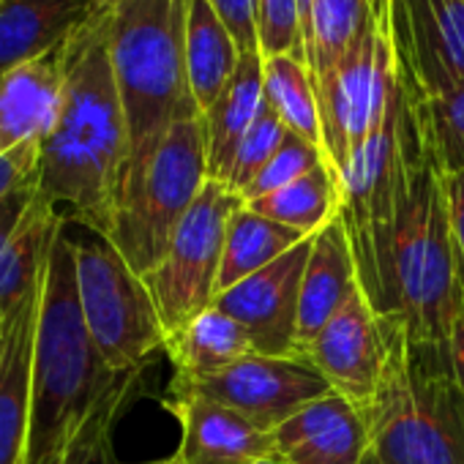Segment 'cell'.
Here are the masks:
<instances>
[{"instance_id": "obj_15", "label": "cell", "mask_w": 464, "mask_h": 464, "mask_svg": "<svg viewBox=\"0 0 464 464\" xmlns=\"http://www.w3.org/2000/svg\"><path fill=\"white\" fill-rule=\"evenodd\" d=\"M161 407L180 423L178 456L183 464H263L276 459L274 431L194 388L169 382Z\"/></svg>"}, {"instance_id": "obj_2", "label": "cell", "mask_w": 464, "mask_h": 464, "mask_svg": "<svg viewBox=\"0 0 464 464\" xmlns=\"http://www.w3.org/2000/svg\"><path fill=\"white\" fill-rule=\"evenodd\" d=\"M121 377L104 363L85 325L63 216L39 285L31 423L23 464H58L77 429Z\"/></svg>"}, {"instance_id": "obj_20", "label": "cell", "mask_w": 464, "mask_h": 464, "mask_svg": "<svg viewBox=\"0 0 464 464\" xmlns=\"http://www.w3.org/2000/svg\"><path fill=\"white\" fill-rule=\"evenodd\" d=\"M63 96V50L0 74V153L42 142Z\"/></svg>"}, {"instance_id": "obj_31", "label": "cell", "mask_w": 464, "mask_h": 464, "mask_svg": "<svg viewBox=\"0 0 464 464\" xmlns=\"http://www.w3.org/2000/svg\"><path fill=\"white\" fill-rule=\"evenodd\" d=\"M287 137H290V129L266 104V110L260 112V118L249 129V134L241 140L236 159H232V164H229L224 186L236 194H244L249 188V183L263 172V167L274 159V153L285 145Z\"/></svg>"}, {"instance_id": "obj_24", "label": "cell", "mask_w": 464, "mask_h": 464, "mask_svg": "<svg viewBox=\"0 0 464 464\" xmlns=\"http://www.w3.org/2000/svg\"><path fill=\"white\" fill-rule=\"evenodd\" d=\"M61 221L63 213L36 191L9 246L0 255V317L17 309L39 287Z\"/></svg>"}, {"instance_id": "obj_36", "label": "cell", "mask_w": 464, "mask_h": 464, "mask_svg": "<svg viewBox=\"0 0 464 464\" xmlns=\"http://www.w3.org/2000/svg\"><path fill=\"white\" fill-rule=\"evenodd\" d=\"M445 197H448L450 236H453L459 268H461V274H464V169L445 175Z\"/></svg>"}, {"instance_id": "obj_28", "label": "cell", "mask_w": 464, "mask_h": 464, "mask_svg": "<svg viewBox=\"0 0 464 464\" xmlns=\"http://www.w3.org/2000/svg\"><path fill=\"white\" fill-rule=\"evenodd\" d=\"M366 12V0H312L301 23L304 31V63L309 66L314 88L342 61L355 39Z\"/></svg>"}, {"instance_id": "obj_35", "label": "cell", "mask_w": 464, "mask_h": 464, "mask_svg": "<svg viewBox=\"0 0 464 464\" xmlns=\"http://www.w3.org/2000/svg\"><path fill=\"white\" fill-rule=\"evenodd\" d=\"M39 167V142H25L9 153H0V202L12 191L36 180Z\"/></svg>"}, {"instance_id": "obj_10", "label": "cell", "mask_w": 464, "mask_h": 464, "mask_svg": "<svg viewBox=\"0 0 464 464\" xmlns=\"http://www.w3.org/2000/svg\"><path fill=\"white\" fill-rule=\"evenodd\" d=\"M246 202L218 180H208L197 202L175 229L167 255L142 279L150 290L164 334L183 328L213 306L224 236L232 213Z\"/></svg>"}, {"instance_id": "obj_37", "label": "cell", "mask_w": 464, "mask_h": 464, "mask_svg": "<svg viewBox=\"0 0 464 464\" xmlns=\"http://www.w3.org/2000/svg\"><path fill=\"white\" fill-rule=\"evenodd\" d=\"M34 194H36V180L23 186V188H17V191H12L4 202H0V255H4V249L9 246L12 236L17 232V227H20V221H23Z\"/></svg>"}, {"instance_id": "obj_12", "label": "cell", "mask_w": 464, "mask_h": 464, "mask_svg": "<svg viewBox=\"0 0 464 464\" xmlns=\"http://www.w3.org/2000/svg\"><path fill=\"white\" fill-rule=\"evenodd\" d=\"M298 358L306 361L334 393L366 415L385 366V336L382 317L372 309L361 287L347 295L339 312L301 350Z\"/></svg>"}, {"instance_id": "obj_40", "label": "cell", "mask_w": 464, "mask_h": 464, "mask_svg": "<svg viewBox=\"0 0 464 464\" xmlns=\"http://www.w3.org/2000/svg\"><path fill=\"white\" fill-rule=\"evenodd\" d=\"M104 4H107V9L112 12L115 6H121V4H126V0H104Z\"/></svg>"}, {"instance_id": "obj_6", "label": "cell", "mask_w": 464, "mask_h": 464, "mask_svg": "<svg viewBox=\"0 0 464 464\" xmlns=\"http://www.w3.org/2000/svg\"><path fill=\"white\" fill-rule=\"evenodd\" d=\"M464 295L450 236L445 172L429 150L404 205L391 257V312L415 339L448 344Z\"/></svg>"}, {"instance_id": "obj_23", "label": "cell", "mask_w": 464, "mask_h": 464, "mask_svg": "<svg viewBox=\"0 0 464 464\" xmlns=\"http://www.w3.org/2000/svg\"><path fill=\"white\" fill-rule=\"evenodd\" d=\"M241 50L208 0L186 6V72L199 115L213 107L241 63Z\"/></svg>"}, {"instance_id": "obj_4", "label": "cell", "mask_w": 464, "mask_h": 464, "mask_svg": "<svg viewBox=\"0 0 464 464\" xmlns=\"http://www.w3.org/2000/svg\"><path fill=\"white\" fill-rule=\"evenodd\" d=\"M431 150L420 99L396 82L382 123L339 172L342 208L358 285L380 317L391 312V257L415 175Z\"/></svg>"}, {"instance_id": "obj_8", "label": "cell", "mask_w": 464, "mask_h": 464, "mask_svg": "<svg viewBox=\"0 0 464 464\" xmlns=\"http://www.w3.org/2000/svg\"><path fill=\"white\" fill-rule=\"evenodd\" d=\"M399 82L391 0H366L363 23L342 61L317 85L323 153L342 172L353 153L382 123Z\"/></svg>"}, {"instance_id": "obj_14", "label": "cell", "mask_w": 464, "mask_h": 464, "mask_svg": "<svg viewBox=\"0 0 464 464\" xmlns=\"http://www.w3.org/2000/svg\"><path fill=\"white\" fill-rule=\"evenodd\" d=\"M312 238H304L279 260L216 295L213 306L236 317L252 336L255 353L295 358L298 342V298Z\"/></svg>"}, {"instance_id": "obj_38", "label": "cell", "mask_w": 464, "mask_h": 464, "mask_svg": "<svg viewBox=\"0 0 464 464\" xmlns=\"http://www.w3.org/2000/svg\"><path fill=\"white\" fill-rule=\"evenodd\" d=\"M461 282H464V274H461ZM448 350H450V361H453V369H456V377H459V385L464 393V295H461V306H459V314H456L450 336H448Z\"/></svg>"}, {"instance_id": "obj_11", "label": "cell", "mask_w": 464, "mask_h": 464, "mask_svg": "<svg viewBox=\"0 0 464 464\" xmlns=\"http://www.w3.org/2000/svg\"><path fill=\"white\" fill-rule=\"evenodd\" d=\"M401 82L420 99L464 88V0H391Z\"/></svg>"}, {"instance_id": "obj_34", "label": "cell", "mask_w": 464, "mask_h": 464, "mask_svg": "<svg viewBox=\"0 0 464 464\" xmlns=\"http://www.w3.org/2000/svg\"><path fill=\"white\" fill-rule=\"evenodd\" d=\"M229 28L241 53H260L257 47V0H208Z\"/></svg>"}, {"instance_id": "obj_13", "label": "cell", "mask_w": 464, "mask_h": 464, "mask_svg": "<svg viewBox=\"0 0 464 464\" xmlns=\"http://www.w3.org/2000/svg\"><path fill=\"white\" fill-rule=\"evenodd\" d=\"M186 388H194L218 404L244 412L268 431H274L306 404L331 393V385L306 361L263 353H252L227 372Z\"/></svg>"}, {"instance_id": "obj_7", "label": "cell", "mask_w": 464, "mask_h": 464, "mask_svg": "<svg viewBox=\"0 0 464 464\" xmlns=\"http://www.w3.org/2000/svg\"><path fill=\"white\" fill-rule=\"evenodd\" d=\"M77 293L91 339L115 374L145 369L164 353V325L145 279L102 232L66 218Z\"/></svg>"}, {"instance_id": "obj_29", "label": "cell", "mask_w": 464, "mask_h": 464, "mask_svg": "<svg viewBox=\"0 0 464 464\" xmlns=\"http://www.w3.org/2000/svg\"><path fill=\"white\" fill-rule=\"evenodd\" d=\"M142 372H126L93 407V412L85 418V423L77 429L66 450L61 453L58 464H115V445L112 434L126 412V407L137 399L142 388Z\"/></svg>"}, {"instance_id": "obj_5", "label": "cell", "mask_w": 464, "mask_h": 464, "mask_svg": "<svg viewBox=\"0 0 464 464\" xmlns=\"http://www.w3.org/2000/svg\"><path fill=\"white\" fill-rule=\"evenodd\" d=\"M385 366L366 410L363 464H464V393L442 342L382 317Z\"/></svg>"}, {"instance_id": "obj_3", "label": "cell", "mask_w": 464, "mask_h": 464, "mask_svg": "<svg viewBox=\"0 0 464 464\" xmlns=\"http://www.w3.org/2000/svg\"><path fill=\"white\" fill-rule=\"evenodd\" d=\"M186 6L188 0H126L110 12V61L129 137L115 213L140 188L169 129L199 118L186 72Z\"/></svg>"}, {"instance_id": "obj_27", "label": "cell", "mask_w": 464, "mask_h": 464, "mask_svg": "<svg viewBox=\"0 0 464 464\" xmlns=\"http://www.w3.org/2000/svg\"><path fill=\"white\" fill-rule=\"evenodd\" d=\"M263 80H266V104L279 115V121L293 134L323 148L320 102L309 66L295 55L263 58Z\"/></svg>"}, {"instance_id": "obj_9", "label": "cell", "mask_w": 464, "mask_h": 464, "mask_svg": "<svg viewBox=\"0 0 464 464\" xmlns=\"http://www.w3.org/2000/svg\"><path fill=\"white\" fill-rule=\"evenodd\" d=\"M208 180L202 121L188 118L175 123L150 159L140 188L115 213L110 232V241L140 276L153 271L167 255L175 229Z\"/></svg>"}, {"instance_id": "obj_41", "label": "cell", "mask_w": 464, "mask_h": 464, "mask_svg": "<svg viewBox=\"0 0 464 464\" xmlns=\"http://www.w3.org/2000/svg\"><path fill=\"white\" fill-rule=\"evenodd\" d=\"M263 464H285V461H279V459H271V461H263Z\"/></svg>"}, {"instance_id": "obj_33", "label": "cell", "mask_w": 464, "mask_h": 464, "mask_svg": "<svg viewBox=\"0 0 464 464\" xmlns=\"http://www.w3.org/2000/svg\"><path fill=\"white\" fill-rule=\"evenodd\" d=\"M257 47L263 58L295 55L304 61L298 0H257Z\"/></svg>"}, {"instance_id": "obj_17", "label": "cell", "mask_w": 464, "mask_h": 464, "mask_svg": "<svg viewBox=\"0 0 464 464\" xmlns=\"http://www.w3.org/2000/svg\"><path fill=\"white\" fill-rule=\"evenodd\" d=\"M274 445L285 464H363L369 448L366 415L331 391L279 423Z\"/></svg>"}, {"instance_id": "obj_39", "label": "cell", "mask_w": 464, "mask_h": 464, "mask_svg": "<svg viewBox=\"0 0 464 464\" xmlns=\"http://www.w3.org/2000/svg\"><path fill=\"white\" fill-rule=\"evenodd\" d=\"M150 464H183V461H180V456H178V453H172V456L159 459V461H150Z\"/></svg>"}, {"instance_id": "obj_1", "label": "cell", "mask_w": 464, "mask_h": 464, "mask_svg": "<svg viewBox=\"0 0 464 464\" xmlns=\"http://www.w3.org/2000/svg\"><path fill=\"white\" fill-rule=\"evenodd\" d=\"M126 153L107 14L63 47V96L53 129L39 142L36 191L66 218L110 238Z\"/></svg>"}, {"instance_id": "obj_30", "label": "cell", "mask_w": 464, "mask_h": 464, "mask_svg": "<svg viewBox=\"0 0 464 464\" xmlns=\"http://www.w3.org/2000/svg\"><path fill=\"white\" fill-rule=\"evenodd\" d=\"M420 107L429 142L442 172L450 175L464 169V88L420 99Z\"/></svg>"}, {"instance_id": "obj_32", "label": "cell", "mask_w": 464, "mask_h": 464, "mask_svg": "<svg viewBox=\"0 0 464 464\" xmlns=\"http://www.w3.org/2000/svg\"><path fill=\"white\" fill-rule=\"evenodd\" d=\"M323 161H325V153L320 145L290 131L285 145L274 153V159L263 167V172L249 183V188L241 197H244V202H252V199H260L266 194H274V191L285 188L287 183L304 178L306 172H312Z\"/></svg>"}, {"instance_id": "obj_22", "label": "cell", "mask_w": 464, "mask_h": 464, "mask_svg": "<svg viewBox=\"0 0 464 464\" xmlns=\"http://www.w3.org/2000/svg\"><path fill=\"white\" fill-rule=\"evenodd\" d=\"M263 110H266L263 55L244 53L224 93L213 102L210 110L199 115L202 131H205L210 180H218V183L227 180L229 164L236 159L241 140L249 134V129L255 126Z\"/></svg>"}, {"instance_id": "obj_21", "label": "cell", "mask_w": 464, "mask_h": 464, "mask_svg": "<svg viewBox=\"0 0 464 464\" xmlns=\"http://www.w3.org/2000/svg\"><path fill=\"white\" fill-rule=\"evenodd\" d=\"M252 353L255 344L246 328L218 306H208L164 339V355L175 369L169 382L183 385L216 377Z\"/></svg>"}, {"instance_id": "obj_16", "label": "cell", "mask_w": 464, "mask_h": 464, "mask_svg": "<svg viewBox=\"0 0 464 464\" xmlns=\"http://www.w3.org/2000/svg\"><path fill=\"white\" fill-rule=\"evenodd\" d=\"M107 14L104 0H0V74L63 50Z\"/></svg>"}, {"instance_id": "obj_26", "label": "cell", "mask_w": 464, "mask_h": 464, "mask_svg": "<svg viewBox=\"0 0 464 464\" xmlns=\"http://www.w3.org/2000/svg\"><path fill=\"white\" fill-rule=\"evenodd\" d=\"M246 208L257 210L260 216L282 227L301 232V236H314L331 218L339 216L342 208L339 172L328 161H323L320 167L287 183L285 188L246 202Z\"/></svg>"}, {"instance_id": "obj_18", "label": "cell", "mask_w": 464, "mask_h": 464, "mask_svg": "<svg viewBox=\"0 0 464 464\" xmlns=\"http://www.w3.org/2000/svg\"><path fill=\"white\" fill-rule=\"evenodd\" d=\"M36 323L39 287L17 309L0 317V464L25 461Z\"/></svg>"}, {"instance_id": "obj_19", "label": "cell", "mask_w": 464, "mask_h": 464, "mask_svg": "<svg viewBox=\"0 0 464 464\" xmlns=\"http://www.w3.org/2000/svg\"><path fill=\"white\" fill-rule=\"evenodd\" d=\"M361 287L355 257L350 249V238L342 216L331 218L312 238V255L301 279L298 298V342L295 358L301 350L323 331V325L339 312L347 295Z\"/></svg>"}, {"instance_id": "obj_25", "label": "cell", "mask_w": 464, "mask_h": 464, "mask_svg": "<svg viewBox=\"0 0 464 464\" xmlns=\"http://www.w3.org/2000/svg\"><path fill=\"white\" fill-rule=\"evenodd\" d=\"M304 238H309V236H301V232L282 227L244 205L241 210L232 213V218L227 224L216 295L229 287H236L238 282L249 279L252 274L263 271L266 266L279 260L285 252H290Z\"/></svg>"}]
</instances>
